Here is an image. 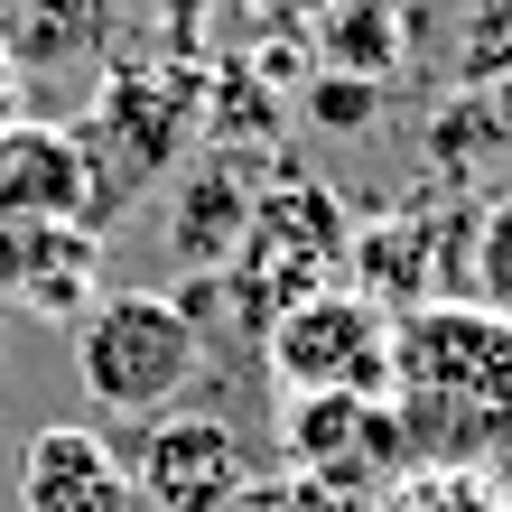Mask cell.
<instances>
[{
	"label": "cell",
	"mask_w": 512,
	"mask_h": 512,
	"mask_svg": "<svg viewBox=\"0 0 512 512\" xmlns=\"http://www.w3.org/2000/svg\"><path fill=\"white\" fill-rule=\"evenodd\" d=\"M382 401L401 419L410 475H485L512 457V317L475 298H429L391 317Z\"/></svg>",
	"instance_id": "6da1fadb"
},
{
	"label": "cell",
	"mask_w": 512,
	"mask_h": 512,
	"mask_svg": "<svg viewBox=\"0 0 512 512\" xmlns=\"http://www.w3.org/2000/svg\"><path fill=\"white\" fill-rule=\"evenodd\" d=\"M205 373V326L168 289H103L75 317V382L112 419H159Z\"/></svg>",
	"instance_id": "7a4b0ae2"
},
{
	"label": "cell",
	"mask_w": 512,
	"mask_h": 512,
	"mask_svg": "<svg viewBox=\"0 0 512 512\" xmlns=\"http://www.w3.org/2000/svg\"><path fill=\"white\" fill-rule=\"evenodd\" d=\"M196 84L177 75V66H122L94 94V122H84V159H94V205H103V224L122 215V205L149 187V177H168L177 159H187V140H196Z\"/></svg>",
	"instance_id": "3957f363"
},
{
	"label": "cell",
	"mask_w": 512,
	"mask_h": 512,
	"mask_svg": "<svg viewBox=\"0 0 512 512\" xmlns=\"http://www.w3.org/2000/svg\"><path fill=\"white\" fill-rule=\"evenodd\" d=\"M270 382L289 401L308 391H382L391 373V308H373L364 289H308L270 317Z\"/></svg>",
	"instance_id": "277c9868"
},
{
	"label": "cell",
	"mask_w": 512,
	"mask_h": 512,
	"mask_svg": "<svg viewBox=\"0 0 512 512\" xmlns=\"http://www.w3.org/2000/svg\"><path fill=\"white\" fill-rule=\"evenodd\" d=\"M280 447H289V475H298V485L364 494V503H382L410 475L401 419H391L382 391H308V401H289Z\"/></svg>",
	"instance_id": "5b68a950"
},
{
	"label": "cell",
	"mask_w": 512,
	"mask_h": 512,
	"mask_svg": "<svg viewBox=\"0 0 512 512\" xmlns=\"http://www.w3.org/2000/svg\"><path fill=\"white\" fill-rule=\"evenodd\" d=\"M131 494H149L159 512H224L243 494V438L224 419H140V447H131Z\"/></svg>",
	"instance_id": "8992f818"
},
{
	"label": "cell",
	"mask_w": 512,
	"mask_h": 512,
	"mask_svg": "<svg viewBox=\"0 0 512 512\" xmlns=\"http://www.w3.org/2000/svg\"><path fill=\"white\" fill-rule=\"evenodd\" d=\"M0 224H84L103 233L94 205V159L66 122H19L0 131Z\"/></svg>",
	"instance_id": "52a82bcc"
},
{
	"label": "cell",
	"mask_w": 512,
	"mask_h": 512,
	"mask_svg": "<svg viewBox=\"0 0 512 512\" xmlns=\"http://www.w3.org/2000/svg\"><path fill=\"white\" fill-rule=\"evenodd\" d=\"M94 270H103V233H84V224H0V308L84 317L94 308Z\"/></svg>",
	"instance_id": "ba28073f"
},
{
	"label": "cell",
	"mask_w": 512,
	"mask_h": 512,
	"mask_svg": "<svg viewBox=\"0 0 512 512\" xmlns=\"http://www.w3.org/2000/svg\"><path fill=\"white\" fill-rule=\"evenodd\" d=\"M410 66H429L447 94H485L512 75V0H401Z\"/></svg>",
	"instance_id": "9c48e42d"
},
{
	"label": "cell",
	"mask_w": 512,
	"mask_h": 512,
	"mask_svg": "<svg viewBox=\"0 0 512 512\" xmlns=\"http://www.w3.org/2000/svg\"><path fill=\"white\" fill-rule=\"evenodd\" d=\"M131 466L94 429H38L19 457V512H131Z\"/></svg>",
	"instance_id": "30bf717a"
},
{
	"label": "cell",
	"mask_w": 512,
	"mask_h": 512,
	"mask_svg": "<svg viewBox=\"0 0 512 512\" xmlns=\"http://www.w3.org/2000/svg\"><path fill=\"white\" fill-rule=\"evenodd\" d=\"M103 38H112V0H0V66L19 75V94L94 66Z\"/></svg>",
	"instance_id": "8fae6325"
},
{
	"label": "cell",
	"mask_w": 512,
	"mask_h": 512,
	"mask_svg": "<svg viewBox=\"0 0 512 512\" xmlns=\"http://www.w3.org/2000/svg\"><path fill=\"white\" fill-rule=\"evenodd\" d=\"M317 56L326 75H364V84H391L410 66V19L401 0H336V10H317Z\"/></svg>",
	"instance_id": "7c38bea8"
},
{
	"label": "cell",
	"mask_w": 512,
	"mask_h": 512,
	"mask_svg": "<svg viewBox=\"0 0 512 512\" xmlns=\"http://www.w3.org/2000/svg\"><path fill=\"white\" fill-rule=\"evenodd\" d=\"M457 298H475V308L512 317V187L475 205V224H466V261H457Z\"/></svg>",
	"instance_id": "4fadbf2b"
},
{
	"label": "cell",
	"mask_w": 512,
	"mask_h": 512,
	"mask_svg": "<svg viewBox=\"0 0 512 512\" xmlns=\"http://www.w3.org/2000/svg\"><path fill=\"white\" fill-rule=\"evenodd\" d=\"M429 159H438V168H457V177H475L485 159H503V131H494L485 94H457V103H447V122L429 131Z\"/></svg>",
	"instance_id": "5bb4252c"
},
{
	"label": "cell",
	"mask_w": 512,
	"mask_h": 512,
	"mask_svg": "<svg viewBox=\"0 0 512 512\" xmlns=\"http://www.w3.org/2000/svg\"><path fill=\"white\" fill-rule=\"evenodd\" d=\"M215 215H224V224H243V187H233L224 168L205 177V187H196V205L177 215V252H187V261H215V243H224V233H215Z\"/></svg>",
	"instance_id": "9a60e30c"
},
{
	"label": "cell",
	"mask_w": 512,
	"mask_h": 512,
	"mask_svg": "<svg viewBox=\"0 0 512 512\" xmlns=\"http://www.w3.org/2000/svg\"><path fill=\"white\" fill-rule=\"evenodd\" d=\"M308 112H317V131H373L382 84H364V75H317L308 84Z\"/></svg>",
	"instance_id": "2e32d148"
},
{
	"label": "cell",
	"mask_w": 512,
	"mask_h": 512,
	"mask_svg": "<svg viewBox=\"0 0 512 512\" xmlns=\"http://www.w3.org/2000/svg\"><path fill=\"white\" fill-rule=\"evenodd\" d=\"M373 512H494L475 494V475H410V485H391Z\"/></svg>",
	"instance_id": "e0dca14e"
},
{
	"label": "cell",
	"mask_w": 512,
	"mask_h": 512,
	"mask_svg": "<svg viewBox=\"0 0 512 512\" xmlns=\"http://www.w3.org/2000/svg\"><path fill=\"white\" fill-rule=\"evenodd\" d=\"M243 10H261V19H280V28H298V19H317V10H336V0H243Z\"/></svg>",
	"instance_id": "ac0fdd59"
},
{
	"label": "cell",
	"mask_w": 512,
	"mask_h": 512,
	"mask_svg": "<svg viewBox=\"0 0 512 512\" xmlns=\"http://www.w3.org/2000/svg\"><path fill=\"white\" fill-rule=\"evenodd\" d=\"M485 112H494V131H503V159H512V75L485 84Z\"/></svg>",
	"instance_id": "d6986e66"
},
{
	"label": "cell",
	"mask_w": 512,
	"mask_h": 512,
	"mask_svg": "<svg viewBox=\"0 0 512 512\" xmlns=\"http://www.w3.org/2000/svg\"><path fill=\"white\" fill-rule=\"evenodd\" d=\"M10 122H19V75L0 66V131H10Z\"/></svg>",
	"instance_id": "ffe728a7"
}]
</instances>
